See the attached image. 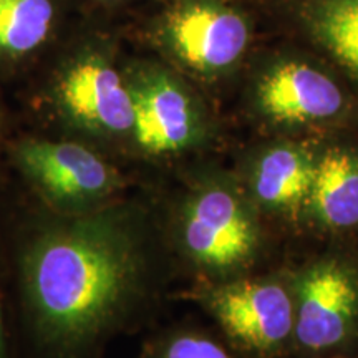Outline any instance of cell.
<instances>
[{
    "label": "cell",
    "mask_w": 358,
    "mask_h": 358,
    "mask_svg": "<svg viewBox=\"0 0 358 358\" xmlns=\"http://www.w3.org/2000/svg\"><path fill=\"white\" fill-rule=\"evenodd\" d=\"M0 358H17V350L13 348V342L7 325L2 282H0Z\"/></svg>",
    "instance_id": "cell-15"
},
{
    "label": "cell",
    "mask_w": 358,
    "mask_h": 358,
    "mask_svg": "<svg viewBox=\"0 0 358 358\" xmlns=\"http://www.w3.org/2000/svg\"><path fill=\"white\" fill-rule=\"evenodd\" d=\"M24 216L12 257L24 358H103L156 289L150 213L123 198L78 216L34 203Z\"/></svg>",
    "instance_id": "cell-1"
},
{
    "label": "cell",
    "mask_w": 358,
    "mask_h": 358,
    "mask_svg": "<svg viewBox=\"0 0 358 358\" xmlns=\"http://www.w3.org/2000/svg\"><path fill=\"white\" fill-rule=\"evenodd\" d=\"M169 239L187 266L224 280L254 257L259 224L234 182L203 173L179 198L169 219Z\"/></svg>",
    "instance_id": "cell-3"
},
{
    "label": "cell",
    "mask_w": 358,
    "mask_h": 358,
    "mask_svg": "<svg viewBox=\"0 0 358 358\" xmlns=\"http://www.w3.org/2000/svg\"><path fill=\"white\" fill-rule=\"evenodd\" d=\"M201 299L232 345L248 355L272 358L294 343L295 307L277 282L219 280Z\"/></svg>",
    "instance_id": "cell-7"
},
{
    "label": "cell",
    "mask_w": 358,
    "mask_h": 358,
    "mask_svg": "<svg viewBox=\"0 0 358 358\" xmlns=\"http://www.w3.org/2000/svg\"><path fill=\"white\" fill-rule=\"evenodd\" d=\"M256 105L264 118L280 127H310L335 120L345 108L338 83L302 60H282L259 78Z\"/></svg>",
    "instance_id": "cell-9"
},
{
    "label": "cell",
    "mask_w": 358,
    "mask_h": 358,
    "mask_svg": "<svg viewBox=\"0 0 358 358\" xmlns=\"http://www.w3.org/2000/svg\"><path fill=\"white\" fill-rule=\"evenodd\" d=\"M294 347L307 358L348 352L358 338V277L337 259L315 262L297 279Z\"/></svg>",
    "instance_id": "cell-6"
},
{
    "label": "cell",
    "mask_w": 358,
    "mask_h": 358,
    "mask_svg": "<svg viewBox=\"0 0 358 358\" xmlns=\"http://www.w3.org/2000/svg\"><path fill=\"white\" fill-rule=\"evenodd\" d=\"M52 110L62 124L115 158L131 151L133 98L127 75L103 52L87 50L66 60L47 88Z\"/></svg>",
    "instance_id": "cell-4"
},
{
    "label": "cell",
    "mask_w": 358,
    "mask_h": 358,
    "mask_svg": "<svg viewBox=\"0 0 358 358\" xmlns=\"http://www.w3.org/2000/svg\"><path fill=\"white\" fill-rule=\"evenodd\" d=\"M143 358H237L226 345L199 330L179 329L148 343Z\"/></svg>",
    "instance_id": "cell-14"
},
{
    "label": "cell",
    "mask_w": 358,
    "mask_h": 358,
    "mask_svg": "<svg viewBox=\"0 0 358 358\" xmlns=\"http://www.w3.org/2000/svg\"><path fill=\"white\" fill-rule=\"evenodd\" d=\"M7 159L34 203L64 216L106 208L128 187L113 156L71 136H24L7 148Z\"/></svg>",
    "instance_id": "cell-2"
},
{
    "label": "cell",
    "mask_w": 358,
    "mask_h": 358,
    "mask_svg": "<svg viewBox=\"0 0 358 358\" xmlns=\"http://www.w3.org/2000/svg\"><path fill=\"white\" fill-rule=\"evenodd\" d=\"M53 19L52 0H0V58L19 60L38 50Z\"/></svg>",
    "instance_id": "cell-13"
},
{
    "label": "cell",
    "mask_w": 358,
    "mask_h": 358,
    "mask_svg": "<svg viewBox=\"0 0 358 358\" xmlns=\"http://www.w3.org/2000/svg\"><path fill=\"white\" fill-rule=\"evenodd\" d=\"M317 158L306 146L280 143L259 156L252 173V191L264 208L295 213L306 208Z\"/></svg>",
    "instance_id": "cell-10"
},
{
    "label": "cell",
    "mask_w": 358,
    "mask_h": 358,
    "mask_svg": "<svg viewBox=\"0 0 358 358\" xmlns=\"http://www.w3.org/2000/svg\"><path fill=\"white\" fill-rule=\"evenodd\" d=\"M131 92V151L145 158H173L206 141L209 123L198 96L171 70L138 65L124 71Z\"/></svg>",
    "instance_id": "cell-5"
},
{
    "label": "cell",
    "mask_w": 358,
    "mask_h": 358,
    "mask_svg": "<svg viewBox=\"0 0 358 358\" xmlns=\"http://www.w3.org/2000/svg\"><path fill=\"white\" fill-rule=\"evenodd\" d=\"M301 19L310 37L358 78V0H306Z\"/></svg>",
    "instance_id": "cell-12"
},
{
    "label": "cell",
    "mask_w": 358,
    "mask_h": 358,
    "mask_svg": "<svg viewBox=\"0 0 358 358\" xmlns=\"http://www.w3.org/2000/svg\"><path fill=\"white\" fill-rule=\"evenodd\" d=\"M161 40L187 70L219 77L244 57L250 29L243 13L221 0H185L164 19Z\"/></svg>",
    "instance_id": "cell-8"
},
{
    "label": "cell",
    "mask_w": 358,
    "mask_h": 358,
    "mask_svg": "<svg viewBox=\"0 0 358 358\" xmlns=\"http://www.w3.org/2000/svg\"><path fill=\"white\" fill-rule=\"evenodd\" d=\"M307 211L330 229H350L358 224V155L330 148L317 158Z\"/></svg>",
    "instance_id": "cell-11"
}]
</instances>
